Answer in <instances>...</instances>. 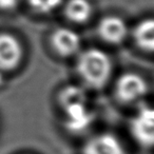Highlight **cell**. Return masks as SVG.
Here are the masks:
<instances>
[{"label":"cell","mask_w":154,"mask_h":154,"mask_svg":"<svg viewBox=\"0 0 154 154\" xmlns=\"http://www.w3.org/2000/svg\"><path fill=\"white\" fill-rule=\"evenodd\" d=\"M77 73L82 82L92 89H101L109 82L112 75V62L105 52L88 49L82 52L76 63Z\"/></svg>","instance_id":"6da1fadb"},{"label":"cell","mask_w":154,"mask_h":154,"mask_svg":"<svg viewBox=\"0 0 154 154\" xmlns=\"http://www.w3.org/2000/svg\"><path fill=\"white\" fill-rule=\"evenodd\" d=\"M24 48L17 36L9 32H0V72L13 73L21 66Z\"/></svg>","instance_id":"7a4b0ae2"},{"label":"cell","mask_w":154,"mask_h":154,"mask_svg":"<svg viewBox=\"0 0 154 154\" xmlns=\"http://www.w3.org/2000/svg\"><path fill=\"white\" fill-rule=\"evenodd\" d=\"M135 141L145 148H154V107H141L130 122Z\"/></svg>","instance_id":"3957f363"},{"label":"cell","mask_w":154,"mask_h":154,"mask_svg":"<svg viewBox=\"0 0 154 154\" xmlns=\"http://www.w3.org/2000/svg\"><path fill=\"white\" fill-rule=\"evenodd\" d=\"M117 98L125 103L143 99L148 93V85L143 77L135 73H126L118 78L115 87Z\"/></svg>","instance_id":"277c9868"},{"label":"cell","mask_w":154,"mask_h":154,"mask_svg":"<svg viewBox=\"0 0 154 154\" xmlns=\"http://www.w3.org/2000/svg\"><path fill=\"white\" fill-rule=\"evenodd\" d=\"M51 42L55 52L61 57H70L78 53L82 40L76 32L71 29L60 28L53 33Z\"/></svg>","instance_id":"5b68a950"},{"label":"cell","mask_w":154,"mask_h":154,"mask_svg":"<svg viewBox=\"0 0 154 154\" xmlns=\"http://www.w3.org/2000/svg\"><path fill=\"white\" fill-rule=\"evenodd\" d=\"M97 32L105 42L110 45H119L128 35V26L122 18L107 16L100 20Z\"/></svg>","instance_id":"8992f818"},{"label":"cell","mask_w":154,"mask_h":154,"mask_svg":"<svg viewBox=\"0 0 154 154\" xmlns=\"http://www.w3.org/2000/svg\"><path fill=\"white\" fill-rule=\"evenodd\" d=\"M84 154H126L122 143L112 134H99L90 138L84 147Z\"/></svg>","instance_id":"52a82bcc"},{"label":"cell","mask_w":154,"mask_h":154,"mask_svg":"<svg viewBox=\"0 0 154 154\" xmlns=\"http://www.w3.org/2000/svg\"><path fill=\"white\" fill-rule=\"evenodd\" d=\"M66 115V126L69 130L80 132L90 126L92 122V114L88 110L86 103L74 105L63 108Z\"/></svg>","instance_id":"ba28073f"},{"label":"cell","mask_w":154,"mask_h":154,"mask_svg":"<svg viewBox=\"0 0 154 154\" xmlns=\"http://www.w3.org/2000/svg\"><path fill=\"white\" fill-rule=\"evenodd\" d=\"M133 37L139 49L154 53V18L138 22L133 31Z\"/></svg>","instance_id":"9c48e42d"},{"label":"cell","mask_w":154,"mask_h":154,"mask_svg":"<svg viewBox=\"0 0 154 154\" xmlns=\"http://www.w3.org/2000/svg\"><path fill=\"white\" fill-rule=\"evenodd\" d=\"M66 18L75 23H85L92 16V5L88 0H68L64 5Z\"/></svg>","instance_id":"30bf717a"},{"label":"cell","mask_w":154,"mask_h":154,"mask_svg":"<svg viewBox=\"0 0 154 154\" xmlns=\"http://www.w3.org/2000/svg\"><path fill=\"white\" fill-rule=\"evenodd\" d=\"M59 101L62 108H66L70 106L86 103L87 96L84 91L78 87H66L60 93Z\"/></svg>","instance_id":"8fae6325"},{"label":"cell","mask_w":154,"mask_h":154,"mask_svg":"<svg viewBox=\"0 0 154 154\" xmlns=\"http://www.w3.org/2000/svg\"><path fill=\"white\" fill-rule=\"evenodd\" d=\"M28 8L36 14H49L56 10L62 0H24Z\"/></svg>","instance_id":"7c38bea8"},{"label":"cell","mask_w":154,"mask_h":154,"mask_svg":"<svg viewBox=\"0 0 154 154\" xmlns=\"http://www.w3.org/2000/svg\"><path fill=\"white\" fill-rule=\"evenodd\" d=\"M20 5V0H0V12L11 13L15 11Z\"/></svg>","instance_id":"4fadbf2b"},{"label":"cell","mask_w":154,"mask_h":154,"mask_svg":"<svg viewBox=\"0 0 154 154\" xmlns=\"http://www.w3.org/2000/svg\"><path fill=\"white\" fill-rule=\"evenodd\" d=\"M5 84V74L0 72V89L2 88Z\"/></svg>","instance_id":"5bb4252c"}]
</instances>
